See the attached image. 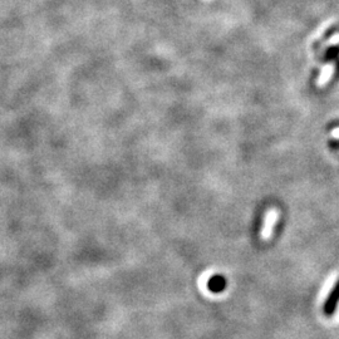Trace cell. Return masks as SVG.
Wrapping results in <instances>:
<instances>
[{"label": "cell", "instance_id": "2", "mask_svg": "<svg viewBox=\"0 0 339 339\" xmlns=\"http://www.w3.org/2000/svg\"><path fill=\"white\" fill-rule=\"evenodd\" d=\"M208 287L213 293H220L226 287L225 278H222L221 275H215L209 280Z\"/></svg>", "mask_w": 339, "mask_h": 339}, {"label": "cell", "instance_id": "1", "mask_svg": "<svg viewBox=\"0 0 339 339\" xmlns=\"http://www.w3.org/2000/svg\"><path fill=\"white\" fill-rule=\"evenodd\" d=\"M338 303H339V280L337 282V285L333 288L332 293H330L329 296H328L327 303L324 305V314L327 316L332 315L333 313H334Z\"/></svg>", "mask_w": 339, "mask_h": 339}, {"label": "cell", "instance_id": "3", "mask_svg": "<svg viewBox=\"0 0 339 339\" xmlns=\"http://www.w3.org/2000/svg\"><path fill=\"white\" fill-rule=\"evenodd\" d=\"M276 217H278V213H276L275 210H271L270 213L268 214L267 222H265V226L262 228V237H264V239L269 237L270 233H271V229H273V225L275 224V221H276Z\"/></svg>", "mask_w": 339, "mask_h": 339}]
</instances>
